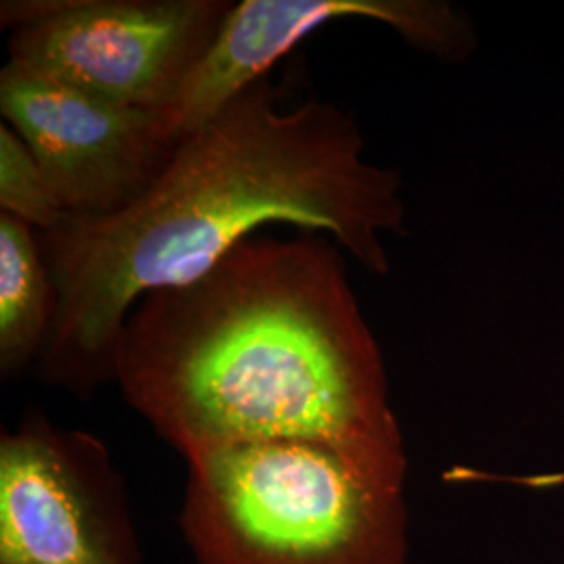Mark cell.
Instances as JSON below:
<instances>
[{
  "instance_id": "cell-1",
  "label": "cell",
  "mask_w": 564,
  "mask_h": 564,
  "mask_svg": "<svg viewBox=\"0 0 564 564\" xmlns=\"http://www.w3.org/2000/svg\"><path fill=\"white\" fill-rule=\"evenodd\" d=\"M403 218L402 178L366 160L349 111L323 99L286 107L274 82H256L181 137L128 207L39 232L55 291L39 375L80 398L116 383L134 305L197 281L263 226L324 235L384 276V237L403 232Z\"/></svg>"
},
{
  "instance_id": "cell-2",
  "label": "cell",
  "mask_w": 564,
  "mask_h": 564,
  "mask_svg": "<svg viewBox=\"0 0 564 564\" xmlns=\"http://www.w3.org/2000/svg\"><path fill=\"white\" fill-rule=\"evenodd\" d=\"M116 383L186 460L262 442L326 445L405 485L383 354L324 235L249 237L197 281L144 295L121 333Z\"/></svg>"
},
{
  "instance_id": "cell-3",
  "label": "cell",
  "mask_w": 564,
  "mask_h": 564,
  "mask_svg": "<svg viewBox=\"0 0 564 564\" xmlns=\"http://www.w3.org/2000/svg\"><path fill=\"white\" fill-rule=\"evenodd\" d=\"M186 466L181 527L197 564H408L405 485L326 445H228Z\"/></svg>"
},
{
  "instance_id": "cell-4",
  "label": "cell",
  "mask_w": 564,
  "mask_h": 564,
  "mask_svg": "<svg viewBox=\"0 0 564 564\" xmlns=\"http://www.w3.org/2000/svg\"><path fill=\"white\" fill-rule=\"evenodd\" d=\"M232 0H4L9 63L90 97L160 111L218 34Z\"/></svg>"
},
{
  "instance_id": "cell-5",
  "label": "cell",
  "mask_w": 564,
  "mask_h": 564,
  "mask_svg": "<svg viewBox=\"0 0 564 564\" xmlns=\"http://www.w3.org/2000/svg\"><path fill=\"white\" fill-rule=\"evenodd\" d=\"M0 564H139L121 477L95 435L41 412L2 433Z\"/></svg>"
},
{
  "instance_id": "cell-6",
  "label": "cell",
  "mask_w": 564,
  "mask_h": 564,
  "mask_svg": "<svg viewBox=\"0 0 564 564\" xmlns=\"http://www.w3.org/2000/svg\"><path fill=\"white\" fill-rule=\"evenodd\" d=\"M0 113L41 163L65 218L118 214L155 181L176 144L158 111L102 101L9 61Z\"/></svg>"
},
{
  "instance_id": "cell-7",
  "label": "cell",
  "mask_w": 564,
  "mask_h": 564,
  "mask_svg": "<svg viewBox=\"0 0 564 564\" xmlns=\"http://www.w3.org/2000/svg\"><path fill=\"white\" fill-rule=\"evenodd\" d=\"M362 20L383 23L414 48L444 61H463L475 46L464 13L437 0L232 2L205 55L158 111L165 132L178 141L197 130L324 25Z\"/></svg>"
},
{
  "instance_id": "cell-8",
  "label": "cell",
  "mask_w": 564,
  "mask_h": 564,
  "mask_svg": "<svg viewBox=\"0 0 564 564\" xmlns=\"http://www.w3.org/2000/svg\"><path fill=\"white\" fill-rule=\"evenodd\" d=\"M55 316V291L39 232L0 212V375L15 379L39 364Z\"/></svg>"
},
{
  "instance_id": "cell-9",
  "label": "cell",
  "mask_w": 564,
  "mask_h": 564,
  "mask_svg": "<svg viewBox=\"0 0 564 564\" xmlns=\"http://www.w3.org/2000/svg\"><path fill=\"white\" fill-rule=\"evenodd\" d=\"M0 212L36 232L53 230L65 220L41 163L9 123L0 126Z\"/></svg>"
}]
</instances>
